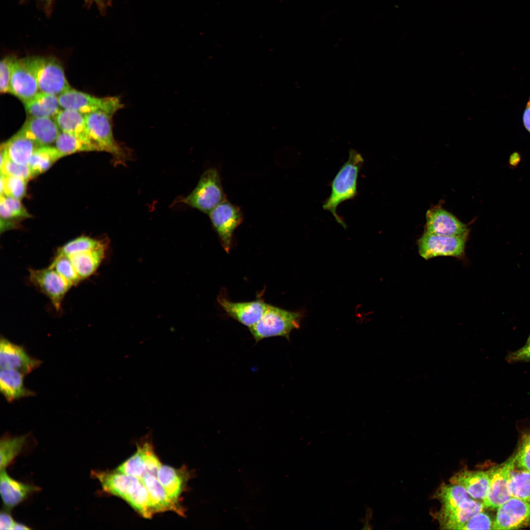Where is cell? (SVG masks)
<instances>
[{
    "instance_id": "1",
    "label": "cell",
    "mask_w": 530,
    "mask_h": 530,
    "mask_svg": "<svg viewBox=\"0 0 530 530\" xmlns=\"http://www.w3.org/2000/svg\"><path fill=\"white\" fill-rule=\"evenodd\" d=\"M364 159L359 153L350 149L347 160L341 167L330 184L331 193L322 207L329 212L337 222L344 229L346 225L337 212L342 203L354 199L358 194L357 179Z\"/></svg>"
},
{
    "instance_id": "2",
    "label": "cell",
    "mask_w": 530,
    "mask_h": 530,
    "mask_svg": "<svg viewBox=\"0 0 530 530\" xmlns=\"http://www.w3.org/2000/svg\"><path fill=\"white\" fill-rule=\"evenodd\" d=\"M115 113L98 111L84 115L91 137L99 151L111 155L114 165H125L132 158L129 148L117 142L112 131V118Z\"/></svg>"
},
{
    "instance_id": "3",
    "label": "cell",
    "mask_w": 530,
    "mask_h": 530,
    "mask_svg": "<svg viewBox=\"0 0 530 530\" xmlns=\"http://www.w3.org/2000/svg\"><path fill=\"white\" fill-rule=\"evenodd\" d=\"M20 60L35 79L39 91L58 96L72 88L58 59L50 56L33 55Z\"/></svg>"
},
{
    "instance_id": "4",
    "label": "cell",
    "mask_w": 530,
    "mask_h": 530,
    "mask_svg": "<svg viewBox=\"0 0 530 530\" xmlns=\"http://www.w3.org/2000/svg\"><path fill=\"white\" fill-rule=\"evenodd\" d=\"M302 312H292L269 304L260 319L249 328L256 342L265 338L281 336L290 340L291 332L300 327Z\"/></svg>"
},
{
    "instance_id": "5",
    "label": "cell",
    "mask_w": 530,
    "mask_h": 530,
    "mask_svg": "<svg viewBox=\"0 0 530 530\" xmlns=\"http://www.w3.org/2000/svg\"><path fill=\"white\" fill-rule=\"evenodd\" d=\"M225 199L218 172L211 168L201 175L196 187L189 194L180 197L176 202L184 203L209 215Z\"/></svg>"
},
{
    "instance_id": "6",
    "label": "cell",
    "mask_w": 530,
    "mask_h": 530,
    "mask_svg": "<svg viewBox=\"0 0 530 530\" xmlns=\"http://www.w3.org/2000/svg\"><path fill=\"white\" fill-rule=\"evenodd\" d=\"M62 109L75 110L83 115L98 111L116 113L124 106L118 96L98 97L71 88L58 96Z\"/></svg>"
},
{
    "instance_id": "7",
    "label": "cell",
    "mask_w": 530,
    "mask_h": 530,
    "mask_svg": "<svg viewBox=\"0 0 530 530\" xmlns=\"http://www.w3.org/2000/svg\"><path fill=\"white\" fill-rule=\"evenodd\" d=\"M468 237L445 236L424 232L417 240L418 252L426 260L441 256L462 259Z\"/></svg>"
},
{
    "instance_id": "8",
    "label": "cell",
    "mask_w": 530,
    "mask_h": 530,
    "mask_svg": "<svg viewBox=\"0 0 530 530\" xmlns=\"http://www.w3.org/2000/svg\"><path fill=\"white\" fill-rule=\"evenodd\" d=\"M91 475L97 479L106 492L119 497L130 504L144 485L142 480L116 470L96 471Z\"/></svg>"
},
{
    "instance_id": "9",
    "label": "cell",
    "mask_w": 530,
    "mask_h": 530,
    "mask_svg": "<svg viewBox=\"0 0 530 530\" xmlns=\"http://www.w3.org/2000/svg\"><path fill=\"white\" fill-rule=\"evenodd\" d=\"M30 282L50 300L56 311L61 309L63 300L71 286L53 268L29 269Z\"/></svg>"
},
{
    "instance_id": "10",
    "label": "cell",
    "mask_w": 530,
    "mask_h": 530,
    "mask_svg": "<svg viewBox=\"0 0 530 530\" xmlns=\"http://www.w3.org/2000/svg\"><path fill=\"white\" fill-rule=\"evenodd\" d=\"M214 229L225 250L229 253L235 229L241 224L243 215L240 208L226 199L209 214Z\"/></svg>"
},
{
    "instance_id": "11",
    "label": "cell",
    "mask_w": 530,
    "mask_h": 530,
    "mask_svg": "<svg viewBox=\"0 0 530 530\" xmlns=\"http://www.w3.org/2000/svg\"><path fill=\"white\" fill-rule=\"evenodd\" d=\"M514 467L515 457L513 455L503 464L489 470V485L483 499L485 507L498 508L511 497L508 489V480Z\"/></svg>"
},
{
    "instance_id": "12",
    "label": "cell",
    "mask_w": 530,
    "mask_h": 530,
    "mask_svg": "<svg viewBox=\"0 0 530 530\" xmlns=\"http://www.w3.org/2000/svg\"><path fill=\"white\" fill-rule=\"evenodd\" d=\"M161 463L148 442L138 445L136 452L116 470L141 479L146 474L157 477Z\"/></svg>"
},
{
    "instance_id": "13",
    "label": "cell",
    "mask_w": 530,
    "mask_h": 530,
    "mask_svg": "<svg viewBox=\"0 0 530 530\" xmlns=\"http://www.w3.org/2000/svg\"><path fill=\"white\" fill-rule=\"evenodd\" d=\"M492 530H514L530 524V504L511 497L498 508Z\"/></svg>"
},
{
    "instance_id": "14",
    "label": "cell",
    "mask_w": 530,
    "mask_h": 530,
    "mask_svg": "<svg viewBox=\"0 0 530 530\" xmlns=\"http://www.w3.org/2000/svg\"><path fill=\"white\" fill-rule=\"evenodd\" d=\"M42 363L41 360L30 355L23 346L1 337L0 369L18 371L26 375L39 367Z\"/></svg>"
},
{
    "instance_id": "15",
    "label": "cell",
    "mask_w": 530,
    "mask_h": 530,
    "mask_svg": "<svg viewBox=\"0 0 530 530\" xmlns=\"http://www.w3.org/2000/svg\"><path fill=\"white\" fill-rule=\"evenodd\" d=\"M424 232L445 236H467L469 229L453 214L440 207L427 211Z\"/></svg>"
},
{
    "instance_id": "16",
    "label": "cell",
    "mask_w": 530,
    "mask_h": 530,
    "mask_svg": "<svg viewBox=\"0 0 530 530\" xmlns=\"http://www.w3.org/2000/svg\"><path fill=\"white\" fill-rule=\"evenodd\" d=\"M217 300L229 317L248 328L260 319L268 304L259 299L250 302H235L221 295Z\"/></svg>"
},
{
    "instance_id": "17",
    "label": "cell",
    "mask_w": 530,
    "mask_h": 530,
    "mask_svg": "<svg viewBox=\"0 0 530 530\" xmlns=\"http://www.w3.org/2000/svg\"><path fill=\"white\" fill-rule=\"evenodd\" d=\"M60 131L53 118L33 117H28L19 131L39 147L54 143Z\"/></svg>"
},
{
    "instance_id": "18",
    "label": "cell",
    "mask_w": 530,
    "mask_h": 530,
    "mask_svg": "<svg viewBox=\"0 0 530 530\" xmlns=\"http://www.w3.org/2000/svg\"><path fill=\"white\" fill-rule=\"evenodd\" d=\"M39 91L33 76L14 56L12 68L9 93L16 97L23 103L32 98Z\"/></svg>"
},
{
    "instance_id": "19",
    "label": "cell",
    "mask_w": 530,
    "mask_h": 530,
    "mask_svg": "<svg viewBox=\"0 0 530 530\" xmlns=\"http://www.w3.org/2000/svg\"><path fill=\"white\" fill-rule=\"evenodd\" d=\"M484 507L483 503L468 498L454 508L441 509L438 517L440 526L444 529L457 530L473 516L483 511Z\"/></svg>"
},
{
    "instance_id": "20",
    "label": "cell",
    "mask_w": 530,
    "mask_h": 530,
    "mask_svg": "<svg viewBox=\"0 0 530 530\" xmlns=\"http://www.w3.org/2000/svg\"><path fill=\"white\" fill-rule=\"evenodd\" d=\"M60 130L98 148L89 133L84 115L75 110L62 109L53 118Z\"/></svg>"
},
{
    "instance_id": "21",
    "label": "cell",
    "mask_w": 530,
    "mask_h": 530,
    "mask_svg": "<svg viewBox=\"0 0 530 530\" xmlns=\"http://www.w3.org/2000/svg\"><path fill=\"white\" fill-rule=\"evenodd\" d=\"M39 488L17 481L10 477L5 469L0 470V493L4 505L12 508L19 504Z\"/></svg>"
},
{
    "instance_id": "22",
    "label": "cell",
    "mask_w": 530,
    "mask_h": 530,
    "mask_svg": "<svg viewBox=\"0 0 530 530\" xmlns=\"http://www.w3.org/2000/svg\"><path fill=\"white\" fill-rule=\"evenodd\" d=\"M490 472L487 471H461L450 479L451 484L464 487L473 498L483 499L490 482Z\"/></svg>"
},
{
    "instance_id": "23",
    "label": "cell",
    "mask_w": 530,
    "mask_h": 530,
    "mask_svg": "<svg viewBox=\"0 0 530 530\" xmlns=\"http://www.w3.org/2000/svg\"><path fill=\"white\" fill-rule=\"evenodd\" d=\"M190 477V474L186 467L176 469L162 465L159 469L157 476L169 496L177 502H179Z\"/></svg>"
},
{
    "instance_id": "24",
    "label": "cell",
    "mask_w": 530,
    "mask_h": 530,
    "mask_svg": "<svg viewBox=\"0 0 530 530\" xmlns=\"http://www.w3.org/2000/svg\"><path fill=\"white\" fill-rule=\"evenodd\" d=\"M0 369V392L8 402H12L22 398L35 395L34 392L25 386L26 375L14 370Z\"/></svg>"
},
{
    "instance_id": "25",
    "label": "cell",
    "mask_w": 530,
    "mask_h": 530,
    "mask_svg": "<svg viewBox=\"0 0 530 530\" xmlns=\"http://www.w3.org/2000/svg\"><path fill=\"white\" fill-rule=\"evenodd\" d=\"M21 200L7 195H0V232L16 229L20 222L31 217Z\"/></svg>"
},
{
    "instance_id": "26",
    "label": "cell",
    "mask_w": 530,
    "mask_h": 530,
    "mask_svg": "<svg viewBox=\"0 0 530 530\" xmlns=\"http://www.w3.org/2000/svg\"><path fill=\"white\" fill-rule=\"evenodd\" d=\"M146 487L158 512L172 511L181 515H185V510L180 504L172 500L158 480L153 475L146 474L141 479Z\"/></svg>"
},
{
    "instance_id": "27",
    "label": "cell",
    "mask_w": 530,
    "mask_h": 530,
    "mask_svg": "<svg viewBox=\"0 0 530 530\" xmlns=\"http://www.w3.org/2000/svg\"><path fill=\"white\" fill-rule=\"evenodd\" d=\"M108 244L69 256L81 281L89 278L97 270L105 259Z\"/></svg>"
},
{
    "instance_id": "28",
    "label": "cell",
    "mask_w": 530,
    "mask_h": 530,
    "mask_svg": "<svg viewBox=\"0 0 530 530\" xmlns=\"http://www.w3.org/2000/svg\"><path fill=\"white\" fill-rule=\"evenodd\" d=\"M7 157L14 162L27 165L39 146L32 140L19 131L6 142L1 143Z\"/></svg>"
},
{
    "instance_id": "29",
    "label": "cell",
    "mask_w": 530,
    "mask_h": 530,
    "mask_svg": "<svg viewBox=\"0 0 530 530\" xmlns=\"http://www.w3.org/2000/svg\"><path fill=\"white\" fill-rule=\"evenodd\" d=\"M24 105L28 117L54 118L61 110L58 96L41 91Z\"/></svg>"
},
{
    "instance_id": "30",
    "label": "cell",
    "mask_w": 530,
    "mask_h": 530,
    "mask_svg": "<svg viewBox=\"0 0 530 530\" xmlns=\"http://www.w3.org/2000/svg\"><path fill=\"white\" fill-rule=\"evenodd\" d=\"M64 156L55 147L40 146L33 153L28 164L32 178L48 170L57 160Z\"/></svg>"
},
{
    "instance_id": "31",
    "label": "cell",
    "mask_w": 530,
    "mask_h": 530,
    "mask_svg": "<svg viewBox=\"0 0 530 530\" xmlns=\"http://www.w3.org/2000/svg\"><path fill=\"white\" fill-rule=\"evenodd\" d=\"M508 489L511 497L530 504V472L514 467L510 474Z\"/></svg>"
},
{
    "instance_id": "32",
    "label": "cell",
    "mask_w": 530,
    "mask_h": 530,
    "mask_svg": "<svg viewBox=\"0 0 530 530\" xmlns=\"http://www.w3.org/2000/svg\"><path fill=\"white\" fill-rule=\"evenodd\" d=\"M107 243L108 242L106 239H98L88 236H81L58 248L56 253L71 256L96 249Z\"/></svg>"
},
{
    "instance_id": "33",
    "label": "cell",
    "mask_w": 530,
    "mask_h": 530,
    "mask_svg": "<svg viewBox=\"0 0 530 530\" xmlns=\"http://www.w3.org/2000/svg\"><path fill=\"white\" fill-rule=\"evenodd\" d=\"M27 436L5 437L0 442V468L4 469L22 451Z\"/></svg>"
},
{
    "instance_id": "34",
    "label": "cell",
    "mask_w": 530,
    "mask_h": 530,
    "mask_svg": "<svg viewBox=\"0 0 530 530\" xmlns=\"http://www.w3.org/2000/svg\"><path fill=\"white\" fill-rule=\"evenodd\" d=\"M438 497L442 504V509L455 507L463 501L469 498V494L462 486L454 484H443L438 491Z\"/></svg>"
},
{
    "instance_id": "35",
    "label": "cell",
    "mask_w": 530,
    "mask_h": 530,
    "mask_svg": "<svg viewBox=\"0 0 530 530\" xmlns=\"http://www.w3.org/2000/svg\"><path fill=\"white\" fill-rule=\"evenodd\" d=\"M54 143L55 148L64 157L78 152L96 151L92 145L61 131Z\"/></svg>"
},
{
    "instance_id": "36",
    "label": "cell",
    "mask_w": 530,
    "mask_h": 530,
    "mask_svg": "<svg viewBox=\"0 0 530 530\" xmlns=\"http://www.w3.org/2000/svg\"><path fill=\"white\" fill-rule=\"evenodd\" d=\"M49 266L55 270L71 287L81 281L70 258L67 255L56 253Z\"/></svg>"
},
{
    "instance_id": "37",
    "label": "cell",
    "mask_w": 530,
    "mask_h": 530,
    "mask_svg": "<svg viewBox=\"0 0 530 530\" xmlns=\"http://www.w3.org/2000/svg\"><path fill=\"white\" fill-rule=\"evenodd\" d=\"M27 182L22 178L0 173V195H7L21 200L26 195Z\"/></svg>"
},
{
    "instance_id": "38",
    "label": "cell",
    "mask_w": 530,
    "mask_h": 530,
    "mask_svg": "<svg viewBox=\"0 0 530 530\" xmlns=\"http://www.w3.org/2000/svg\"><path fill=\"white\" fill-rule=\"evenodd\" d=\"M514 457L516 468L530 472V428L523 435L518 451Z\"/></svg>"
},
{
    "instance_id": "39",
    "label": "cell",
    "mask_w": 530,
    "mask_h": 530,
    "mask_svg": "<svg viewBox=\"0 0 530 530\" xmlns=\"http://www.w3.org/2000/svg\"><path fill=\"white\" fill-rule=\"evenodd\" d=\"M0 173L5 175L22 178L27 181L33 178L31 170L27 165L18 164L7 156L4 161L0 164Z\"/></svg>"
},
{
    "instance_id": "40",
    "label": "cell",
    "mask_w": 530,
    "mask_h": 530,
    "mask_svg": "<svg viewBox=\"0 0 530 530\" xmlns=\"http://www.w3.org/2000/svg\"><path fill=\"white\" fill-rule=\"evenodd\" d=\"M493 524L490 516L482 511L460 526L457 530H492Z\"/></svg>"
},
{
    "instance_id": "41",
    "label": "cell",
    "mask_w": 530,
    "mask_h": 530,
    "mask_svg": "<svg viewBox=\"0 0 530 530\" xmlns=\"http://www.w3.org/2000/svg\"><path fill=\"white\" fill-rule=\"evenodd\" d=\"M14 56H6L0 62V92L9 93L12 63Z\"/></svg>"
},
{
    "instance_id": "42",
    "label": "cell",
    "mask_w": 530,
    "mask_h": 530,
    "mask_svg": "<svg viewBox=\"0 0 530 530\" xmlns=\"http://www.w3.org/2000/svg\"><path fill=\"white\" fill-rule=\"evenodd\" d=\"M506 360L509 363L530 362V335L526 344L519 349L509 353Z\"/></svg>"
},
{
    "instance_id": "43",
    "label": "cell",
    "mask_w": 530,
    "mask_h": 530,
    "mask_svg": "<svg viewBox=\"0 0 530 530\" xmlns=\"http://www.w3.org/2000/svg\"><path fill=\"white\" fill-rule=\"evenodd\" d=\"M16 522L11 515L6 510H1L0 514V529L14 530Z\"/></svg>"
},
{
    "instance_id": "44",
    "label": "cell",
    "mask_w": 530,
    "mask_h": 530,
    "mask_svg": "<svg viewBox=\"0 0 530 530\" xmlns=\"http://www.w3.org/2000/svg\"><path fill=\"white\" fill-rule=\"evenodd\" d=\"M523 121L525 129L530 133V95L524 112Z\"/></svg>"
},
{
    "instance_id": "45",
    "label": "cell",
    "mask_w": 530,
    "mask_h": 530,
    "mask_svg": "<svg viewBox=\"0 0 530 530\" xmlns=\"http://www.w3.org/2000/svg\"><path fill=\"white\" fill-rule=\"evenodd\" d=\"M521 160V156L520 154L517 152H515L511 154L509 158V165L512 168L516 167L519 164Z\"/></svg>"
},
{
    "instance_id": "46",
    "label": "cell",
    "mask_w": 530,
    "mask_h": 530,
    "mask_svg": "<svg viewBox=\"0 0 530 530\" xmlns=\"http://www.w3.org/2000/svg\"><path fill=\"white\" fill-rule=\"evenodd\" d=\"M30 528H28L27 526L16 522L14 527V530H30Z\"/></svg>"
},
{
    "instance_id": "47",
    "label": "cell",
    "mask_w": 530,
    "mask_h": 530,
    "mask_svg": "<svg viewBox=\"0 0 530 530\" xmlns=\"http://www.w3.org/2000/svg\"><path fill=\"white\" fill-rule=\"evenodd\" d=\"M47 0L48 1H49V2H51V0Z\"/></svg>"
},
{
    "instance_id": "48",
    "label": "cell",
    "mask_w": 530,
    "mask_h": 530,
    "mask_svg": "<svg viewBox=\"0 0 530 530\" xmlns=\"http://www.w3.org/2000/svg\"></svg>"
}]
</instances>
